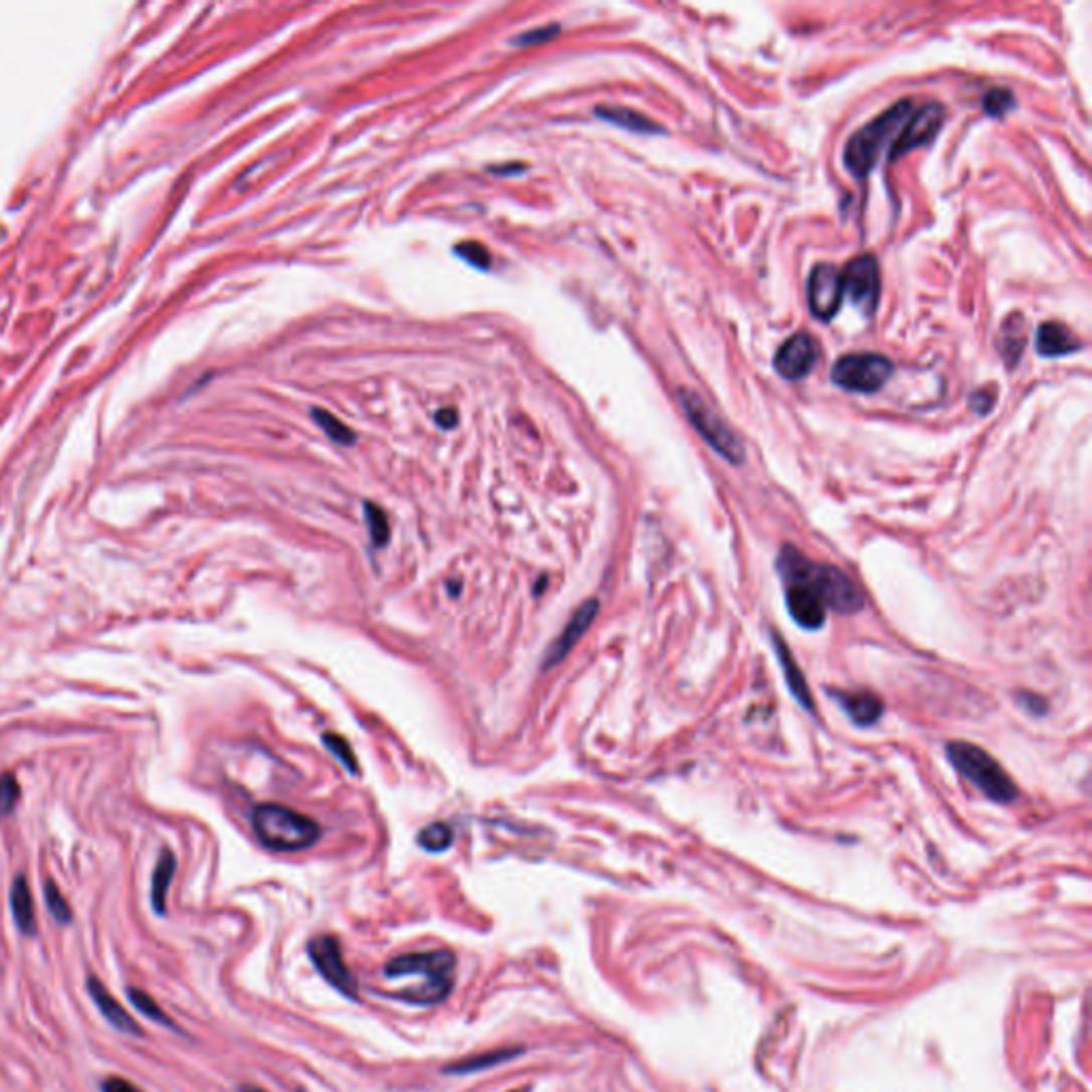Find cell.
I'll return each mask as SVG.
<instances>
[{"mask_svg": "<svg viewBox=\"0 0 1092 1092\" xmlns=\"http://www.w3.org/2000/svg\"><path fill=\"white\" fill-rule=\"evenodd\" d=\"M457 958L448 949L402 954L385 964L387 979H419L412 988L395 993L393 997L410 1005H438L455 986Z\"/></svg>", "mask_w": 1092, "mask_h": 1092, "instance_id": "1", "label": "cell"}, {"mask_svg": "<svg viewBox=\"0 0 1092 1092\" xmlns=\"http://www.w3.org/2000/svg\"><path fill=\"white\" fill-rule=\"evenodd\" d=\"M777 570L786 581H801L807 583L813 592H816L828 611H837L841 615L858 613L864 606V596L858 589V585L849 579L843 570L818 564L809 560L805 553L794 547H784L779 553Z\"/></svg>", "mask_w": 1092, "mask_h": 1092, "instance_id": "2", "label": "cell"}, {"mask_svg": "<svg viewBox=\"0 0 1092 1092\" xmlns=\"http://www.w3.org/2000/svg\"><path fill=\"white\" fill-rule=\"evenodd\" d=\"M252 830L256 839L271 852H301L320 839V826L284 805L265 803L252 811Z\"/></svg>", "mask_w": 1092, "mask_h": 1092, "instance_id": "3", "label": "cell"}, {"mask_svg": "<svg viewBox=\"0 0 1092 1092\" xmlns=\"http://www.w3.org/2000/svg\"><path fill=\"white\" fill-rule=\"evenodd\" d=\"M913 114L911 100H898L894 107L877 116L873 123L862 127L858 133L849 137V142L843 152V161L849 173H854L856 178L869 176L875 163L883 150L888 148L890 142H896V137L907 125V120Z\"/></svg>", "mask_w": 1092, "mask_h": 1092, "instance_id": "4", "label": "cell"}, {"mask_svg": "<svg viewBox=\"0 0 1092 1092\" xmlns=\"http://www.w3.org/2000/svg\"><path fill=\"white\" fill-rule=\"evenodd\" d=\"M947 757L966 782L973 784L986 799L1008 805L1018 799V788L999 761L977 744L954 740L947 744Z\"/></svg>", "mask_w": 1092, "mask_h": 1092, "instance_id": "5", "label": "cell"}, {"mask_svg": "<svg viewBox=\"0 0 1092 1092\" xmlns=\"http://www.w3.org/2000/svg\"><path fill=\"white\" fill-rule=\"evenodd\" d=\"M679 397L691 425L698 429V433L708 442V446H713L717 453L730 463H740L744 459V446L736 433L725 425L721 416L715 414L713 408H708L702 397L693 391L681 389Z\"/></svg>", "mask_w": 1092, "mask_h": 1092, "instance_id": "6", "label": "cell"}, {"mask_svg": "<svg viewBox=\"0 0 1092 1092\" xmlns=\"http://www.w3.org/2000/svg\"><path fill=\"white\" fill-rule=\"evenodd\" d=\"M894 368L888 357L875 353H854L841 357L832 368V380L845 391L875 393L888 383Z\"/></svg>", "mask_w": 1092, "mask_h": 1092, "instance_id": "7", "label": "cell"}, {"mask_svg": "<svg viewBox=\"0 0 1092 1092\" xmlns=\"http://www.w3.org/2000/svg\"><path fill=\"white\" fill-rule=\"evenodd\" d=\"M307 954L320 970V975L332 984L336 991L349 999L359 997V981L353 970L342 956V947L334 934H320L307 943Z\"/></svg>", "mask_w": 1092, "mask_h": 1092, "instance_id": "8", "label": "cell"}, {"mask_svg": "<svg viewBox=\"0 0 1092 1092\" xmlns=\"http://www.w3.org/2000/svg\"><path fill=\"white\" fill-rule=\"evenodd\" d=\"M807 297L813 316L822 320H830L837 314L841 301H843V275L841 269L830 263L816 265L809 275L807 284Z\"/></svg>", "mask_w": 1092, "mask_h": 1092, "instance_id": "9", "label": "cell"}, {"mask_svg": "<svg viewBox=\"0 0 1092 1092\" xmlns=\"http://www.w3.org/2000/svg\"><path fill=\"white\" fill-rule=\"evenodd\" d=\"M843 275V294H847L856 307L864 314H871L879 297V267L875 256L864 254L854 258L852 263L841 271Z\"/></svg>", "mask_w": 1092, "mask_h": 1092, "instance_id": "10", "label": "cell"}, {"mask_svg": "<svg viewBox=\"0 0 1092 1092\" xmlns=\"http://www.w3.org/2000/svg\"><path fill=\"white\" fill-rule=\"evenodd\" d=\"M943 120H945V110L937 105V102H930V105H924L917 112L913 110L907 125L903 127V131H900V135L896 137V142L892 144V150H890L892 159H898V156L928 144L930 139L939 133Z\"/></svg>", "mask_w": 1092, "mask_h": 1092, "instance_id": "11", "label": "cell"}, {"mask_svg": "<svg viewBox=\"0 0 1092 1092\" xmlns=\"http://www.w3.org/2000/svg\"><path fill=\"white\" fill-rule=\"evenodd\" d=\"M820 349L816 338L807 332H801L784 342L782 349L775 355V368L786 380H803L813 368H816Z\"/></svg>", "mask_w": 1092, "mask_h": 1092, "instance_id": "12", "label": "cell"}, {"mask_svg": "<svg viewBox=\"0 0 1092 1092\" xmlns=\"http://www.w3.org/2000/svg\"><path fill=\"white\" fill-rule=\"evenodd\" d=\"M784 585L790 617L805 630H820L828 617L824 600L807 583L786 581Z\"/></svg>", "mask_w": 1092, "mask_h": 1092, "instance_id": "13", "label": "cell"}, {"mask_svg": "<svg viewBox=\"0 0 1092 1092\" xmlns=\"http://www.w3.org/2000/svg\"><path fill=\"white\" fill-rule=\"evenodd\" d=\"M598 611H600V602L598 600H587V602H583L579 606L577 613L572 615L570 621L566 623V628L562 630V634L555 638L553 645L549 647V651L544 655V664H542L544 670L564 662V657L577 647V643L585 636V632L592 628V623H594Z\"/></svg>", "mask_w": 1092, "mask_h": 1092, "instance_id": "14", "label": "cell"}, {"mask_svg": "<svg viewBox=\"0 0 1092 1092\" xmlns=\"http://www.w3.org/2000/svg\"><path fill=\"white\" fill-rule=\"evenodd\" d=\"M85 988H88V993L94 1001V1005L98 1008L100 1016L105 1018L110 1025L120 1031V1033H127V1035H133V1037H142L144 1031L142 1027L137 1025L135 1018L120 1005V1001L107 991V986L102 984L100 979H96L94 975L88 977V984H85Z\"/></svg>", "mask_w": 1092, "mask_h": 1092, "instance_id": "15", "label": "cell"}, {"mask_svg": "<svg viewBox=\"0 0 1092 1092\" xmlns=\"http://www.w3.org/2000/svg\"><path fill=\"white\" fill-rule=\"evenodd\" d=\"M830 696L839 702L843 713L856 725H873L883 717V702L873 691H830Z\"/></svg>", "mask_w": 1092, "mask_h": 1092, "instance_id": "16", "label": "cell"}, {"mask_svg": "<svg viewBox=\"0 0 1092 1092\" xmlns=\"http://www.w3.org/2000/svg\"><path fill=\"white\" fill-rule=\"evenodd\" d=\"M775 651H777V657H779V664H782V668H784V677H786V683H788V687L792 691V696L799 700V704H803L807 710H813V698H811V689L807 685L805 674H803L801 666L796 664L790 647L777 634H775Z\"/></svg>", "mask_w": 1092, "mask_h": 1092, "instance_id": "17", "label": "cell"}, {"mask_svg": "<svg viewBox=\"0 0 1092 1092\" xmlns=\"http://www.w3.org/2000/svg\"><path fill=\"white\" fill-rule=\"evenodd\" d=\"M9 900H11V911H13V920L17 928H20V932L26 934V937H32V934L37 932V911H34V900L28 888V881L22 875L13 879Z\"/></svg>", "mask_w": 1092, "mask_h": 1092, "instance_id": "18", "label": "cell"}, {"mask_svg": "<svg viewBox=\"0 0 1092 1092\" xmlns=\"http://www.w3.org/2000/svg\"><path fill=\"white\" fill-rule=\"evenodd\" d=\"M1078 340L1061 322H1044L1037 329V351L1044 357H1063L1078 351Z\"/></svg>", "mask_w": 1092, "mask_h": 1092, "instance_id": "19", "label": "cell"}, {"mask_svg": "<svg viewBox=\"0 0 1092 1092\" xmlns=\"http://www.w3.org/2000/svg\"><path fill=\"white\" fill-rule=\"evenodd\" d=\"M523 1052H525V1048L491 1050V1052L470 1056V1059H463V1061H459L455 1065H448V1067H444V1073H453V1076H467V1073H474V1071L489 1069V1067H495V1065H501V1063H508V1061L516 1059V1056H521Z\"/></svg>", "mask_w": 1092, "mask_h": 1092, "instance_id": "20", "label": "cell"}, {"mask_svg": "<svg viewBox=\"0 0 1092 1092\" xmlns=\"http://www.w3.org/2000/svg\"><path fill=\"white\" fill-rule=\"evenodd\" d=\"M176 866L178 862L173 852L163 849L152 875V909L159 915L167 911V892H169L173 875H176Z\"/></svg>", "mask_w": 1092, "mask_h": 1092, "instance_id": "21", "label": "cell"}, {"mask_svg": "<svg viewBox=\"0 0 1092 1092\" xmlns=\"http://www.w3.org/2000/svg\"><path fill=\"white\" fill-rule=\"evenodd\" d=\"M596 114L604 120V123H611V125L628 129V131H634V133H657V131H662L660 127H655L649 118H645L643 114H638L634 110H628V107H598Z\"/></svg>", "mask_w": 1092, "mask_h": 1092, "instance_id": "22", "label": "cell"}, {"mask_svg": "<svg viewBox=\"0 0 1092 1092\" xmlns=\"http://www.w3.org/2000/svg\"><path fill=\"white\" fill-rule=\"evenodd\" d=\"M311 419H314V421L318 423V427H320V429L326 433V436L332 438L334 442H338V444H342V446H351V444H355V440H357L355 431H353L349 425H344V423L338 419V416L329 414V412L322 410V408H314V410H311Z\"/></svg>", "mask_w": 1092, "mask_h": 1092, "instance_id": "23", "label": "cell"}, {"mask_svg": "<svg viewBox=\"0 0 1092 1092\" xmlns=\"http://www.w3.org/2000/svg\"><path fill=\"white\" fill-rule=\"evenodd\" d=\"M453 839H455L453 828L444 822L429 824L419 832V845L425 849V852H431V854L446 852V849L453 845Z\"/></svg>", "mask_w": 1092, "mask_h": 1092, "instance_id": "24", "label": "cell"}, {"mask_svg": "<svg viewBox=\"0 0 1092 1092\" xmlns=\"http://www.w3.org/2000/svg\"><path fill=\"white\" fill-rule=\"evenodd\" d=\"M127 995H129V1001L133 1003V1008H137V1012H142L146 1018L159 1022V1025H163V1027L176 1029L173 1020L163 1012L161 1005L156 1003L148 993H144L142 988H129Z\"/></svg>", "mask_w": 1092, "mask_h": 1092, "instance_id": "25", "label": "cell"}, {"mask_svg": "<svg viewBox=\"0 0 1092 1092\" xmlns=\"http://www.w3.org/2000/svg\"><path fill=\"white\" fill-rule=\"evenodd\" d=\"M363 510H366V521H368V527H370L372 544L374 547H385L389 542V538H391V525H389L387 512L380 506H376L374 501H366Z\"/></svg>", "mask_w": 1092, "mask_h": 1092, "instance_id": "26", "label": "cell"}, {"mask_svg": "<svg viewBox=\"0 0 1092 1092\" xmlns=\"http://www.w3.org/2000/svg\"><path fill=\"white\" fill-rule=\"evenodd\" d=\"M43 894H45V905H47L51 917H54L58 924H71V920H73L71 905L66 903V898L62 896L60 888L56 886V881H47L45 888H43Z\"/></svg>", "mask_w": 1092, "mask_h": 1092, "instance_id": "27", "label": "cell"}, {"mask_svg": "<svg viewBox=\"0 0 1092 1092\" xmlns=\"http://www.w3.org/2000/svg\"><path fill=\"white\" fill-rule=\"evenodd\" d=\"M322 742H324V747H326L329 751H332V753L342 761L346 771H351V773H355V775L361 773L359 761H357V755H355V751H353V747H351V742L346 740L344 736L334 734V732H326V734H322Z\"/></svg>", "mask_w": 1092, "mask_h": 1092, "instance_id": "28", "label": "cell"}, {"mask_svg": "<svg viewBox=\"0 0 1092 1092\" xmlns=\"http://www.w3.org/2000/svg\"><path fill=\"white\" fill-rule=\"evenodd\" d=\"M1014 102L1016 100H1014V94L1010 90L995 88V90H991L984 96V110H986V114L1001 118L1014 107Z\"/></svg>", "mask_w": 1092, "mask_h": 1092, "instance_id": "29", "label": "cell"}, {"mask_svg": "<svg viewBox=\"0 0 1092 1092\" xmlns=\"http://www.w3.org/2000/svg\"><path fill=\"white\" fill-rule=\"evenodd\" d=\"M17 799H20V786H17L15 777L9 773L0 775V818L9 816L17 805Z\"/></svg>", "mask_w": 1092, "mask_h": 1092, "instance_id": "30", "label": "cell"}, {"mask_svg": "<svg viewBox=\"0 0 1092 1092\" xmlns=\"http://www.w3.org/2000/svg\"><path fill=\"white\" fill-rule=\"evenodd\" d=\"M455 252H457L461 258H465L467 263L474 265V267H478V269H487V267H491V254H489V250L484 248L482 244H478V241H465V244H459V246L455 248Z\"/></svg>", "mask_w": 1092, "mask_h": 1092, "instance_id": "31", "label": "cell"}, {"mask_svg": "<svg viewBox=\"0 0 1092 1092\" xmlns=\"http://www.w3.org/2000/svg\"><path fill=\"white\" fill-rule=\"evenodd\" d=\"M560 32V26L558 24H551V26H544V28H535V30H529V32H523L521 37L514 39V45H535V43H544V41H551L558 37Z\"/></svg>", "mask_w": 1092, "mask_h": 1092, "instance_id": "32", "label": "cell"}, {"mask_svg": "<svg viewBox=\"0 0 1092 1092\" xmlns=\"http://www.w3.org/2000/svg\"><path fill=\"white\" fill-rule=\"evenodd\" d=\"M1018 702L1022 704V708H1027L1029 713H1033V715H1044L1046 713V700L1042 696H1035V693H1031V691L1020 693Z\"/></svg>", "mask_w": 1092, "mask_h": 1092, "instance_id": "33", "label": "cell"}, {"mask_svg": "<svg viewBox=\"0 0 1092 1092\" xmlns=\"http://www.w3.org/2000/svg\"><path fill=\"white\" fill-rule=\"evenodd\" d=\"M100 1090L102 1092H144L142 1088H137L133 1082H129L125 1078H116V1076L102 1080Z\"/></svg>", "mask_w": 1092, "mask_h": 1092, "instance_id": "34", "label": "cell"}, {"mask_svg": "<svg viewBox=\"0 0 1092 1092\" xmlns=\"http://www.w3.org/2000/svg\"><path fill=\"white\" fill-rule=\"evenodd\" d=\"M993 404H995V397H991V393H988V391H979V393H975L973 397H970V408H973L979 414H986L988 410L993 408Z\"/></svg>", "mask_w": 1092, "mask_h": 1092, "instance_id": "35", "label": "cell"}, {"mask_svg": "<svg viewBox=\"0 0 1092 1092\" xmlns=\"http://www.w3.org/2000/svg\"><path fill=\"white\" fill-rule=\"evenodd\" d=\"M436 421H438V425L442 429H453L457 425V410H453V408L440 410L438 416H436Z\"/></svg>", "mask_w": 1092, "mask_h": 1092, "instance_id": "36", "label": "cell"}, {"mask_svg": "<svg viewBox=\"0 0 1092 1092\" xmlns=\"http://www.w3.org/2000/svg\"><path fill=\"white\" fill-rule=\"evenodd\" d=\"M239 1092H265V1090L258 1088V1086H241Z\"/></svg>", "mask_w": 1092, "mask_h": 1092, "instance_id": "37", "label": "cell"}, {"mask_svg": "<svg viewBox=\"0 0 1092 1092\" xmlns=\"http://www.w3.org/2000/svg\"><path fill=\"white\" fill-rule=\"evenodd\" d=\"M510 1092H527V1090H510Z\"/></svg>", "mask_w": 1092, "mask_h": 1092, "instance_id": "38", "label": "cell"}]
</instances>
